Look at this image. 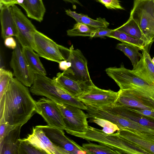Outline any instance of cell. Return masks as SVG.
Instances as JSON below:
<instances>
[{"label":"cell","mask_w":154,"mask_h":154,"mask_svg":"<svg viewBox=\"0 0 154 154\" xmlns=\"http://www.w3.org/2000/svg\"><path fill=\"white\" fill-rule=\"evenodd\" d=\"M3 109L1 118L11 125H23L35 112V101L27 87L16 78L10 81L4 96Z\"/></svg>","instance_id":"obj_1"},{"label":"cell","mask_w":154,"mask_h":154,"mask_svg":"<svg viewBox=\"0 0 154 154\" xmlns=\"http://www.w3.org/2000/svg\"><path fill=\"white\" fill-rule=\"evenodd\" d=\"M29 90L33 95L45 97L57 104H67L83 110L87 109L83 103L46 75L35 74Z\"/></svg>","instance_id":"obj_2"},{"label":"cell","mask_w":154,"mask_h":154,"mask_svg":"<svg viewBox=\"0 0 154 154\" xmlns=\"http://www.w3.org/2000/svg\"><path fill=\"white\" fill-rule=\"evenodd\" d=\"M86 140L95 141L105 145L117 151L119 154H148L150 153L138 145L119 136L117 133L107 134L102 130L88 126L84 133H67Z\"/></svg>","instance_id":"obj_3"},{"label":"cell","mask_w":154,"mask_h":154,"mask_svg":"<svg viewBox=\"0 0 154 154\" xmlns=\"http://www.w3.org/2000/svg\"><path fill=\"white\" fill-rule=\"evenodd\" d=\"M105 71L115 81L120 90H132L154 100V85L140 78L132 70L126 68L123 65L119 67L107 68Z\"/></svg>","instance_id":"obj_4"},{"label":"cell","mask_w":154,"mask_h":154,"mask_svg":"<svg viewBox=\"0 0 154 154\" xmlns=\"http://www.w3.org/2000/svg\"><path fill=\"white\" fill-rule=\"evenodd\" d=\"M138 25L146 46L154 40V3L153 0H134L130 17Z\"/></svg>","instance_id":"obj_5"},{"label":"cell","mask_w":154,"mask_h":154,"mask_svg":"<svg viewBox=\"0 0 154 154\" xmlns=\"http://www.w3.org/2000/svg\"><path fill=\"white\" fill-rule=\"evenodd\" d=\"M65 60L70 62L71 66L62 72L71 78L90 85L94 84L88 72L87 61L81 51L75 49L72 45L69 48L60 45Z\"/></svg>","instance_id":"obj_6"},{"label":"cell","mask_w":154,"mask_h":154,"mask_svg":"<svg viewBox=\"0 0 154 154\" xmlns=\"http://www.w3.org/2000/svg\"><path fill=\"white\" fill-rule=\"evenodd\" d=\"M57 104L63 115L66 126L65 130L67 133H84L87 131L89 126L88 118L82 109L67 104Z\"/></svg>","instance_id":"obj_7"},{"label":"cell","mask_w":154,"mask_h":154,"mask_svg":"<svg viewBox=\"0 0 154 154\" xmlns=\"http://www.w3.org/2000/svg\"><path fill=\"white\" fill-rule=\"evenodd\" d=\"M17 41V46L12 53L10 65L13 70L15 78L24 85L30 87L34 82L35 74L28 64L23 53L22 48Z\"/></svg>","instance_id":"obj_8"},{"label":"cell","mask_w":154,"mask_h":154,"mask_svg":"<svg viewBox=\"0 0 154 154\" xmlns=\"http://www.w3.org/2000/svg\"><path fill=\"white\" fill-rule=\"evenodd\" d=\"M11 7L18 31L16 40L22 48L29 47L33 49V36L37 30L17 6L14 4Z\"/></svg>","instance_id":"obj_9"},{"label":"cell","mask_w":154,"mask_h":154,"mask_svg":"<svg viewBox=\"0 0 154 154\" xmlns=\"http://www.w3.org/2000/svg\"><path fill=\"white\" fill-rule=\"evenodd\" d=\"M33 50L40 57L59 63L65 60L60 48V45L37 30L34 36Z\"/></svg>","instance_id":"obj_10"},{"label":"cell","mask_w":154,"mask_h":154,"mask_svg":"<svg viewBox=\"0 0 154 154\" xmlns=\"http://www.w3.org/2000/svg\"><path fill=\"white\" fill-rule=\"evenodd\" d=\"M35 112L41 115L48 125L63 130L65 128L61 112L58 105L47 98L35 101Z\"/></svg>","instance_id":"obj_11"},{"label":"cell","mask_w":154,"mask_h":154,"mask_svg":"<svg viewBox=\"0 0 154 154\" xmlns=\"http://www.w3.org/2000/svg\"><path fill=\"white\" fill-rule=\"evenodd\" d=\"M118 95V92L101 89L94 84L88 91L77 98L86 106L100 108L114 104Z\"/></svg>","instance_id":"obj_12"},{"label":"cell","mask_w":154,"mask_h":154,"mask_svg":"<svg viewBox=\"0 0 154 154\" xmlns=\"http://www.w3.org/2000/svg\"><path fill=\"white\" fill-rule=\"evenodd\" d=\"M116 105L133 107L154 111V100L131 90H119Z\"/></svg>","instance_id":"obj_13"},{"label":"cell","mask_w":154,"mask_h":154,"mask_svg":"<svg viewBox=\"0 0 154 154\" xmlns=\"http://www.w3.org/2000/svg\"><path fill=\"white\" fill-rule=\"evenodd\" d=\"M38 126L54 143L64 149L71 154H87L82 146L65 135L63 130L48 125Z\"/></svg>","instance_id":"obj_14"},{"label":"cell","mask_w":154,"mask_h":154,"mask_svg":"<svg viewBox=\"0 0 154 154\" xmlns=\"http://www.w3.org/2000/svg\"><path fill=\"white\" fill-rule=\"evenodd\" d=\"M36 148L47 154H71L54 143L38 125L32 128V132L24 138Z\"/></svg>","instance_id":"obj_15"},{"label":"cell","mask_w":154,"mask_h":154,"mask_svg":"<svg viewBox=\"0 0 154 154\" xmlns=\"http://www.w3.org/2000/svg\"><path fill=\"white\" fill-rule=\"evenodd\" d=\"M101 109L150 128H154V119L132 111L127 107L114 104L99 108Z\"/></svg>","instance_id":"obj_16"},{"label":"cell","mask_w":154,"mask_h":154,"mask_svg":"<svg viewBox=\"0 0 154 154\" xmlns=\"http://www.w3.org/2000/svg\"><path fill=\"white\" fill-rule=\"evenodd\" d=\"M149 46H146L142 50V57L132 70L140 78L154 85V64L148 50Z\"/></svg>","instance_id":"obj_17"},{"label":"cell","mask_w":154,"mask_h":154,"mask_svg":"<svg viewBox=\"0 0 154 154\" xmlns=\"http://www.w3.org/2000/svg\"><path fill=\"white\" fill-rule=\"evenodd\" d=\"M57 84L75 97H78L88 91L93 85L82 82L73 79L58 72L52 79Z\"/></svg>","instance_id":"obj_18"},{"label":"cell","mask_w":154,"mask_h":154,"mask_svg":"<svg viewBox=\"0 0 154 154\" xmlns=\"http://www.w3.org/2000/svg\"><path fill=\"white\" fill-rule=\"evenodd\" d=\"M1 36L4 39L10 36H17L18 31L11 6H0Z\"/></svg>","instance_id":"obj_19"},{"label":"cell","mask_w":154,"mask_h":154,"mask_svg":"<svg viewBox=\"0 0 154 154\" xmlns=\"http://www.w3.org/2000/svg\"><path fill=\"white\" fill-rule=\"evenodd\" d=\"M117 133L121 137L154 154V137L135 133L128 130L120 128Z\"/></svg>","instance_id":"obj_20"},{"label":"cell","mask_w":154,"mask_h":154,"mask_svg":"<svg viewBox=\"0 0 154 154\" xmlns=\"http://www.w3.org/2000/svg\"><path fill=\"white\" fill-rule=\"evenodd\" d=\"M22 126L19 125L12 130L0 142V154H18Z\"/></svg>","instance_id":"obj_21"},{"label":"cell","mask_w":154,"mask_h":154,"mask_svg":"<svg viewBox=\"0 0 154 154\" xmlns=\"http://www.w3.org/2000/svg\"><path fill=\"white\" fill-rule=\"evenodd\" d=\"M20 5L29 18L40 22L43 20L46 9L42 0H24Z\"/></svg>","instance_id":"obj_22"},{"label":"cell","mask_w":154,"mask_h":154,"mask_svg":"<svg viewBox=\"0 0 154 154\" xmlns=\"http://www.w3.org/2000/svg\"><path fill=\"white\" fill-rule=\"evenodd\" d=\"M22 50L28 64L34 73L35 74L46 75V70L40 60L38 54L29 47L22 48Z\"/></svg>","instance_id":"obj_23"},{"label":"cell","mask_w":154,"mask_h":154,"mask_svg":"<svg viewBox=\"0 0 154 154\" xmlns=\"http://www.w3.org/2000/svg\"><path fill=\"white\" fill-rule=\"evenodd\" d=\"M66 14L73 18L77 22H79L99 28H107L109 23L105 19L101 17L96 20L91 18L87 16L78 14L70 9L66 10Z\"/></svg>","instance_id":"obj_24"},{"label":"cell","mask_w":154,"mask_h":154,"mask_svg":"<svg viewBox=\"0 0 154 154\" xmlns=\"http://www.w3.org/2000/svg\"><path fill=\"white\" fill-rule=\"evenodd\" d=\"M116 48L122 52L130 59L134 67L142 56L139 51L141 50L140 48L125 42L118 44Z\"/></svg>","instance_id":"obj_25"},{"label":"cell","mask_w":154,"mask_h":154,"mask_svg":"<svg viewBox=\"0 0 154 154\" xmlns=\"http://www.w3.org/2000/svg\"><path fill=\"white\" fill-rule=\"evenodd\" d=\"M100 29L101 28L77 22L74 25L73 28L68 30L66 32L67 35L70 37L89 36L93 38L95 32Z\"/></svg>","instance_id":"obj_26"},{"label":"cell","mask_w":154,"mask_h":154,"mask_svg":"<svg viewBox=\"0 0 154 154\" xmlns=\"http://www.w3.org/2000/svg\"><path fill=\"white\" fill-rule=\"evenodd\" d=\"M108 37L113 38L122 42H125L138 47L142 50L146 46L144 41L141 39L132 37L116 29H113Z\"/></svg>","instance_id":"obj_27"},{"label":"cell","mask_w":154,"mask_h":154,"mask_svg":"<svg viewBox=\"0 0 154 154\" xmlns=\"http://www.w3.org/2000/svg\"><path fill=\"white\" fill-rule=\"evenodd\" d=\"M116 29L132 37L144 41L142 33L138 25L134 20L130 17L125 23Z\"/></svg>","instance_id":"obj_28"},{"label":"cell","mask_w":154,"mask_h":154,"mask_svg":"<svg viewBox=\"0 0 154 154\" xmlns=\"http://www.w3.org/2000/svg\"><path fill=\"white\" fill-rule=\"evenodd\" d=\"M82 146L87 154H119L117 151L101 144L97 145L92 143H83Z\"/></svg>","instance_id":"obj_29"},{"label":"cell","mask_w":154,"mask_h":154,"mask_svg":"<svg viewBox=\"0 0 154 154\" xmlns=\"http://www.w3.org/2000/svg\"><path fill=\"white\" fill-rule=\"evenodd\" d=\"M14 75L11 71L3 68H0V100L4 96Z\"/></svg>","instance_id":"obj_30"},{"label":"cell","mask_w":154,"mask_h":154,"mask_svg":"<svg viewBox=\"0 0 154 154\" xmlns=\"http://www.w3.org/2000/svg\"><path fill=\"white\" fill-rule=\"evenodd\" d=\"M88 119H89V122L94 123L103 128L102 130L106 134L113 133L119 130L116 125L106 119L95 117H90Z\"/></svg>","instance_id":"obj_31"},{"label":"cell","mask_w":154,"mask_h":154,"mask_svg":"<svg viewBox=\"0 0 154 154\" xmlns=\"http://www.w3.org/2000/svg\"><path fill=\"white\" fill-rule=\"evenodd\" d=\"M18 154H45L24 138L20 139Z\"/></svg>","instance_id":"obj_32"},{"label":"cell","mask_w":154,"mask_h":154,"mask_svg":"<svg viewBox=\"0 0 154 154\" xmlns=\"http://www.w3.org/2000/svg\"><path fill=\"white\" fill-rule=\"evenodd\" d=\"M17 126L10 125L7 123L3 116L0 118V142L11 131Z\"/></svg>","instance_id":"obj_33"},{"label":"cell","mask_w":154,"mask_h":154,"mask_svg":"<svg viewBox=\"0 0 154 154\" xmlns=\"http://www.w3.org/2000/svg\"><path fill=\"white\" fill-rule=\"evenodd\" d=\"M109 9L125 10L119 0H96Z\"/></svg>","instance_id":"obj_34"},{"label":"cell","mask_w":154,"mask_h":154,"mask_svg":"<svg viewBox=\"0 0 154 154\" xmlns=\"http://www.w3.org/2000/svg\"><path fill=\"white\" fill-rule=\"evenodd\" d=\"M130 110L154 119V111L133 107H127Z\"/></svg>","instance_id":"obj_35"},{"label":"cell","mask_w":154,"mask_h":154,"mask_svg":"<svg viewBox=\"0 0 154 154\" xmlns=\"http://www.w3.org/2000/svg\"><path fill=\"white\" fill-rule=\"evenodd\" d=\"M113 29H111L107 28H101L97 31L95 33L94 37L103 38L108 37Z\"/></svg>","instance_id":"obj_36"},{"label":"cell","mask_w":154,"mask_h":154,"mask_svg":"<svg viewBox=\"0 0 154 154\" xmlns=\"http://www.w3.org/2000/svg\"><path fill=\"white\" fill-rule=\"evenodd\" d=\"M4 43L5 46L13 50L17 46V41L12 36H10L4 39Z\"/></svg>","instance_id":"obj_37"},{"label":"cell","mask_w":154,"mask_h":154,"mask_svg":"<svg viewBox=\"0 0 154 154\" xmlns=\"http://www.w3.org/2000/svg\"><path fill=\"white\" fill-rule=\"evenodd\" d=\"M58 63L59 69L63 71H66L71 66V63L66 60H61Z\"/></svg>","instance_id":"obj_38"},{"label":"cell","mask_w":154,"mask_h":154,"mask_svg":"<svg viewBox=\"0 0 154 154\" xmlns=\"http://www.w3.org/2000/svg\"><path fill=\"white\" fill-rule=\"evenodd\" d=\"M0 6L4 5L9 6L17 4V0H0Z\"/></svg>","instance_id":"obj_39"},{"label":"cell","mask_w":154,"mask_h":154,"mask_svg":"<svg viewBox=\"0 0 154 154\" xmlns=\"http://www.w3.org/2000/svg\"><path fill=\"white\" fill-rule=\"evenodd\" d=\"M66 2L70 3L72 4H77L80 5H82L81 3L78 0H63Z\"/></svg>","instance_id":"obj_40"},{"label":"cell","mask_w":154,"mask_h":154,"mask_svg":"<svg viewBox=\"0 0 154 154\" xmlns=\"http://www.w3.org/2000/svg\"><path fill=\"white\" fill-rule=\"evenodd\" d=\"M23 0H17V4L20 5L23 3Z\"/></svg>","instance_id":"obj_41"},{"label":"cell","mask_w":154,"mask_h":154,"mask_svg":"<svg viewBox=\"0 0 154 154\" xmlns=\"http://www.w3.org/2000/svg\"><path fill=\"white\" fill-rule=\"evenodd\" d=\"M152 63L154 64V57H153V58L152 59Z\"/></svg>","instance_id":"obj_42"},{"label":"cell","mask_w":154,"mask_h":154,"mask_svg":"<svg viewBox=\"0 0 154 154\" xmlns=\"http://www.w3.org/2000/svg\"><path fill=\"white\" fill-rule=\"evenodd\" d=\"M153 0V2H154V0Z\"/></svg>","instance_id":"obj_43"}]
</instances>
